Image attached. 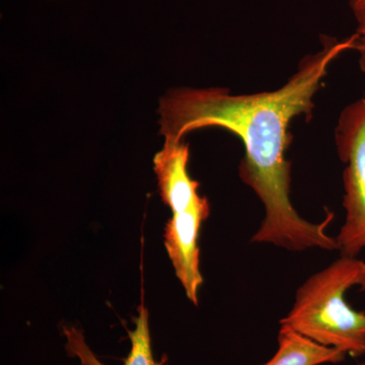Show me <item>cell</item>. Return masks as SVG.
Masks as SVG:
<instances>
[{
  "instance_id": "cell-1",
  "label": "cell",
  "mask_w": 365,
  "mask_h": 365,
  "mask_svg": "<svg viewBox=\"0 0 365 365\" xmlns=\"http://www.w3.org/2000/svg\"><path fill=\"white\" fill-rule=\"evenodd\" d=\"M356 40L357 33L342 40L327 38L323 49L300 60L294 76L275 91L232 95L223 88H182L160 98L158 123L165 141L179 143L190 132L207 127H220L241 139L245 155L239 176L265 210L252 242L290 252L338 250L336 239L326 232L334 220L332 211L324 222L313 223L294 208L290 199L292 163L285 153L292 143V120L312 115L314 96L329 67L341 54L354 50Z\"/></svg>"
},
{
  "instance_id": "cell-2",
  "label": "cell",
  "mask_w": 365,
  "mask_h": 365,
  "mask_svg": "<svg viewBox=\"0 0 365 365\" xmlns=\"http://www.w3.org/2000/svg\"><path fill=\"white\" fill-rule=\"evenodd\" d=\"M365 292V262L341 256L314 273L297 289L294 306L280 319L289 329L351 357L365 354V312L355 311L345 295L353 287Z\"/></svg>"
},
{
  "instance_id": "cell-3",
  "label": "cell",
  "mask_w": 365,
  "mask_h": 365,
  "mask_svg": "<svg viewBox=\"0 0 365 365\" xmlns=\"http://www.w3.org/2000/svg\"><path fill=\"white\" fill-rule=\"evenodd\" d=\"M338 157L344 163L345 222L336 237L341 256L365 250V98L346 106L335 128Z\"/></svg>"
},
{
  "instance_id": "cell-4",
  "label": "cell",
  "mask_w": 365,
  "mask_h": 365,
  "mask_svg": "<svg viewBox=\"0 0 365 365\" xmlns=\"http://www.w3.org/2000/svg\"><path fill=\"white\" fill-rule=\"evenodd\" d=\"M210 215V204L200 196L189 208L173 213L165 223V247L174 266L178 279L187 297L198 306L199 288L203 283L200 271V249L198 247L201 225Z\"/></svg>"
},
{
  "instance_id": "cell-5",
  "label": "cell",
  "mask_w": 365,
  "mask_h": 365,
  "mask_svg": "<svg viewBox=\"0 0 365 365\" xmlns=\"http://www.w3.org/2000/svg\"><path fill=\"white\" fill-rule=\"evenodd\" d=\"M189 144L165 141L153 158L160 197L173 213L182 212L198 200L199 182L188 174Z\"/></svg>"
},
{
  "instance_id": "cell-6",
  "label": "cell",
  "mask_w": 365,
  "mask_h": 365,
  "mask_svg": "<svg viewBox=\"0 0 365 365\" xmlns=\"http://www.w3.org/2000/svg\"><path fill=\"white\" fill-rule=\"evenodd\" d=\"M135 328L129 331L131 347L123 365H165L168 357L163 355L160 361L155 359L151 344L150 318L143 304L139 307L138 316L134 319ZM66 351L71 357L78 359L81 365H105L86 344L85 336L76 328L64 329Z\"/></svg>"
},
{
  "instance_id": "cell-7",
  "label": "cell",
  "mask_w": 365,
  "mask_h": 365,
  "mask_svg": "<svg viewBox=\"0 0 365 365\" xmlns=\"http://www.w3.org/2000/svg\"><path fill=\"white\" fill-rule=\"evenodd\" d=\"M345 357V353L340 350L318 344L289 329L280 328L277 351L262 365L339 364Z\"/></svg>"
},
{
  "instance_id": "cell-8",
  "label": "cell",
  "mask_w": 365,
  "mask_h": 365,
  "mask_svg": "<svg viewBox=\"0 0 365 365\" xmlns=\"http://www.w3.org/2000/svg\"><path fill=\"white\" fill-rule=\"evenodd\" d=\"M349 6L359 26L357 31H365V0H349Z\"/></svg>"
},
{
  "instance_id": "cell-9",
  "label": "cell",
  "mask_w": 365,
  "mask_h": 365,
  "mask_svg": "<svg viewBox=\"0 0 365 365\" xmlns=\"http://www.w3.org/2000/svg\"><path fill=\"white\" fill-rule=\"evenodd\" d=\"M357 40L355 43L354 50L361 52L365 51V31H357Z\"/></svg>"
},
{
  "instance_id": "cell-10",
  "label": "cell",
  "mask_w": 365,
  "mask_h": 365,
  "mask_svg": "<svg viewBox=\"0 0 365 365\" xmlns=\"http://www.w3.org/2000/svg\"><path fill=\"white\" fill-rule=\"evenodd\" d=\"M359 67L362 71L365 72V51L359 52Z\"/></svg>"
},
{
  "instance_id": "cell-11",
  "label": "cell",
  "mask_w": 365,
  "mask_h": 365,
  "mask_svg": "<svg viewBox=\"0 0 365 365\" xmlns=\"http://www.w3.org/2000/svg\"><path fill=\"white\" fill-rule=\"evenodd\" d=\"M357 365H365V361L364 362H361V364H357Z\"/></svg>"
}]
</instances>
